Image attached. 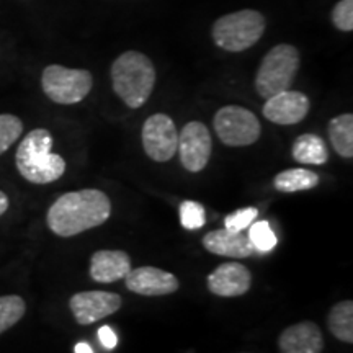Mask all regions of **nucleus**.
<instances>
[{
  "label": "nucleus",
  "instance_id": "nucleus-3",
  "mask_svg": "<svg viewBox=\"0 0 353 353\" xmlns=\"http://www.w3.org/2000/svg\"><path fill=\"white\" fill-rule=\"evenodd\" d=\"M112 83L114 94L125 101V105L139 108L152 94L156 69L143 52L126 51L112 64Z\"/></svg>",
  "mask_w": 353,
  "mask_h": 353
},
{
  "label": "nucleus",
  "instance_id": "nucleus-29",
  "mask_svg": "<svg viewBox=\"0 0 353 353\" xmlns=\"http://www.w3.org/2000/svg\"><path fill=\"white\" fill-rule=\"evenodd\" d=\"M76 353H94L92 347L85 342H79L76 345Z\"/></svg>",
  "mask_w": 353,
  "mask_h": 353
},
{
  "label": "nucleus",
  "instance_id": "nucleus-5",
  "mask_svg": "<svg viewBox=\"0 0 353 353\" xmlns=\"http://www.w3.org/2000/svg\"><path fill=\"white\" fill-rule=\"evenodd\" d=\"M299 51L291 44H276L265 54L255 76V90L268 97L290 90L299 69Z\"/></svg>",
  "mask_w": 353,
  "mask_h": 353
},
{
  "label": "nucleus",
  "instance_id": "nucleus-18",
  "mask_svg": "<svg viewBox=\"0 0 353 353\" xmlns=\"http://www.w3.org/2000/svg\"><path fill=\"white\" fill-rule=\"evenodd\" d=\"M329 139L334 151L341 157H353V114L343 113L329 121Z\"/></svg>",
  "mask_w": 353,
  "mask_h": 353
},
{
  "label": "nucleus",
  "instance_id": "nucleus-14",
  "mask_svg": "<svg viewBox=\"0 0 353 353\" xmlns=\"http://www.w3.org/2000/svg\"><path fill=\"white\" fill-rule=\"evenodd\" d=\"M280 353H322L324 337L319 325L311 321H303L290 325L278 337Z\"/></svg>",
  "mask_w": 353,
  "mask_h": 353
},
{
  "label": "nucleus",
  "instance_id": "nucleus-7",
  "mask_svg": "<svg viewBox=\"0 0 353 353\" xmlns=\"http://www.w3.org/2000/svg\"><path fill=\"white\" fill-rule=\"evenodd\" d=\"M216 134L229 148H242L259 141L262 126L257 117L244 107L228 105L219 108L213 120Z\"/></svg>",
  "mask_w": 353,
  "mask_h": 353
},
{
  "label": "nucleus",
  "instance_id": "nucleus-25",
  "mask_svg": "<svg viewBox=\"0 0 353 353\" xmlns=\"http://www.w3.org/2000/svg\"><path fill=\"white\" fill-rule=\"evenodd\" d=\"M332 23L341 32L353 30V0H341L332 10Z\"/></svg>",
  "mask_w": 353,
  "mask_h": 353
},
{
  "label": "nucleus",
  "instance_id": "nucleus-11",
  "mask_svg": "<svg viewBox=\"0 0 353 353\" xmlns=\"http://www.w3.org/2000/svg\"><path fill=\"white\" fill-rule=\"evenodd\" d=\"M307 95L298 90H285L272 95L263 105V117L275 125L290 126L303 121L309 113Z\"/></svg>",
  "mask_w": 353,
  "mask_h": 353
},
{
  "label": "nucleus",
  "instance_id": "nucleus-9",
  "mask_svg": "<svg viewBox=\"0 0 353 353\" xmlns=\"http://www.w3.org/2000/svg\"><path fill=\"white\" fill-rule=\"evenodd\" d=\"M180 162L192 174L201 172L208 165L211 151H213V139L210 130L200 121H190L183 126L179 134Z\"/></svg>",
  "mask_w": 353,
  "mask_h": 353
},
{
  "label": "nucleus",
  "instance_id": "nucleus-6",
  "mask_svg": "<svg viewBox=\"0 0 353 353\" xmlns=\"http://www.w3.org/2000/svg\"><path fill=\"white\" fill-rule=\"evenodd\" d=\"M43 92L59 105H74L82 101L94 87V77L85 69H69L51 64L43 70Z\"/></svg>",
  "mask_w": 353,
  "mask_h": 353
},
{
  "label": "nucleus",
  "instance_id": "nucleus-20",
  "mask_svg": "<svg viewBox=\"0 0 353 353\" xmlns=\"http://www.w3.org/2000/svg\"><path fill=\"white\" fill-rule=\"evenodd\" d=\"M327 327L334 337L345 343H353V303L350 299L337 303L329 311Z\"/></svg>",
  "mask_w": 353,
  "mask_h": 353
},
{
  "label": "nucleus",
  "instance_id": "nucleus-27",
  "mask_svg": "<svg viewBox=\"0 0 353 353\" xmlns=\"http://www.w3.org/2000/svg\"><path fill=\"white\" fill-rule=\"evenodd\" d=\"M99 339H100L101 345H103L105 348H114L118 343L117 334H114L113 329L108 327V325H103V327L99 329Z\"/></svg>",
  "mask_w": 353,
  "mask_h": 353
},
{
  "label": "nucleus",
  "instance_id": "nucleus-13",
  "mask_svg": "<svg viewBox=\"0 0 353 353\" xmlns=\"http://www.w3.org/2000/svg\"><path fill=\"white\" fill-rule=\"evenodd\" d=\"M126 288L143 296H164L179 290V280L172 273L157 267L134 268L125 276Z\"/></svg>",
  "mask_w": 353,
  "mask_h": 353
},
{
  "label": "nucleus",
  "instance_id": "nucleus-10",
  "mask_svg": "<svg viewBox=\"0 0 353 353\" xmlns=\"http://www.w3.org/2000/svg\"><path fill=\"white\" fill-rule=\"evenodd\" d=\"M121 303L120 294L110 291H82L70 298L69 307L77 324L90 325L114 314L121 307Z\"/></svg>",
  "mask_w": 353,
  "mask_h": 353
},
{
  "label": "nucleus",
  "instance_id": "nucleus-4",
  "mask_svg": "<svg viewBox=\"0 0 353 353\" xmlns=\"http://www.w3.org/2000/svg\"><path fill=\"white\" fill-rule=\"evenodd\" d=\"M267 20L257 10L232 12L214 21L211 34L221 50L229 52H242L252 48L263 37Z\"/></svg>",
  "mask_w": 353,
  "mask_h": 353
},
{
  "label": "nucleus",
  "instance_id": "nucleus-23",
  "mask_svg": "<svg viewBox=\"0 0 353 353\" xmlns=\"http://www.w3.org/2000/svg\"><path fill=\"white\" fill-rule=\"evenodd\" d=\"M249 239L259 252H270V250L275 249L278 242L275 232L272 231L270 224L267 221H259V223L250 224Z\"/></svg>",
  "mask_w": 353,
  "mask_h": 353
},
{
  "label": "nucleus",
  "instance_id": "nucleus-16",
  "mask_svg": "<svg viewBox=\"0 0 353 353\" xmlns=\"http://www.w3.org/2000/svg\"><path fill=\"white\" fill-rule=\"evenodd\" d=\"M131 272V259L123 250H99L90 259V276L99 283H114Z\"/></svg>",
  "mask_w": 353,
  "mask_h": 353
},
{
  "label": "nucleus",
  "instance_id": "nucleus-21",
  "mask_svg": "<svg viewBox=\"0 0 353 353\" xmlns=\"http://www.w3.org/2000/svg\"><path fill=\"white\" fill-rule=\"evenodd\" d=\"M26 304L23 298L17 294H8V296H0V334L19 322L25 316Z\"/></svg>",
  "mask_w": 353,
  "mask_h": 353
},
{
  "label": "nucleus",
  "instance_id": "nucleus-26",
  "mask_svg": "<svg viewBox=\"0 0 353 353\" xmlns=\"http://www.w3.org/2000/svg\"><path fill=\"white\" fill-rule=\"evenodd\" d=\"M257 214L259 211L257 208H254V206L237 210L236 213L229 214L226 218V229L234 232H242L244 229H247L254 223L255 218H257Z\"/></svg>",
  "mask_w": 353,
  "mask_h": 353
},
{
  "label": "nucleus",
  "instance_id": "nucleus-2",
  "mask_svg": "<svg viewBox=\"0 0 353 353\" xmlns=\"http://www.w3.org/2000/svg\"><path fill=\"white\" fill-rule=\"evenodd\" d=\"M52 136L48 130L38 128L30 131L15 154V164L20 175L30 183L46 185L59 180L65 172V161L52 154Z\"/></svg>",
  "mask_w": 353,
  "mask_h": 353
},
{
  "label": "nucleus",
  "instance_id": "nucleus-8",
  "mask_svg": "<svg viewBox=\"0 0 353 353\" xmlns=\"http://www.w3.org/2000/svg\"><path fill=\"white\" fill-rule=\"evenodd\" d=\"M143 148L145 154L156 162H167L176 154L179 148V132L170 117L156 113L144 121Z\"/></svg>",
  "mask_w": 353,
  "mask_h": 353
},
{
  "label": "nucleus",
  "instance_id": "nucleus-15",
  "mask_svg": "<svg viewBox=\"0 0 353 353\" xmlns=\"http://www.w3.org/2000/svg\"><path fill=\"white\" fill-rule=\"evenodd\" d=\"M203 247L214 255L231 259H245L255 252V247L242 232L216 229L203 237Z\"/></svg>",
  "mask_w": 353,
  "mask_h": 353
},
{
  "label": "nucleus",
  "instance_id": "nucleus-12",
  "mask_svg": "<svg viewBox=\"0 0 353 353\" xmlns=\"http://www.w3.org/2000/svg\"><path fill=\"white\" fill-rule=\"evenodd\" d=\"M206 283H208V290L216 296H242L252 286V273L242 263H221L216 270L210 273Z\"/></svg>",
  "mask_w": 353,
  "mask_h": 353
},
{
  "label": "nucleus",
  "instance_id": "nucleus-28",
  "mask_svg": "<svg viewBox=\"0 0 353 353\" xmlns=\"http://www.w3.org/2000/svg\"><path fill=\"white\" fill-rule=\"evenodd\" d=\"M8 210V198L3 192H0V216Z\"/></svg>",
  "mask_w": 353,
  "mask_h": 353
},
{
  "label": "nucleus",
  "instance_id": "nucleus-17",
  "mask_svg": "<svg viewBox=\"0 0 353 353\" xmlns=\"http://www.w3.org/2000/svg\"><path fill=\"white\" fill-rule=\"evenodd\" d=\"M291 154H293L294 161L301 162V164L322 165L329 161V149L324 139L317 134H311V132L298 136L294 139Z\"/></svg>",
  "mask_w": 353,
  "mask_h": 353
},
{
  "label": "nucleus",
  "instance_id": "nucleus-1",
  "mask_svg": "<svg viewBox=\"0 0 353 353\" xmlns=\"http://www.w3.org/2000/svg\"><path fill=\"white\" fill-rule=\"evenodd\" d=\"M112 214V203L97 188L69 192L59 196L48 210V226L56 236L72 237L100 226Z\"/></svg>",
  "mask_w": 353,
  "mask_h": 353
},
{
  "label": "nucleus",
  "instance_id": "nucleus-19",
  "mask_svg": "<svg viewBox=\"0 0 353 353\" xmlns=\"http://www.w3.org/2000/svg\"><path fill=\"white\" fill-rule=\"evenodd\" d=\"M319 185V175L307 169H290L276 174L273 187L281 193H294L311 190Z\"/></svg>",
  "mask_w": 353,
  "mask_h": 353
},
{
  "label": "nucleus",
  "instance_id": "nucleus-22",
  "mask_svg": "<svg viewBox=\"0 0 353 353\" xmlns=\"http://www.w3.org/2000/svg\"><path fill=\"white\" fill-rule=\"evenodd\" d=\"M23 132V123L15 114H0V156L17 143Z\"/></svg>",
  "mask_w": 353,
  "mask_h": 353
},
{
  "label": "nucleus",
  "instance_id": "nucleus-24",
  "mask_svg": "<svg viewBox=\"0 0 353 353\" xmlns=\"http://www.w3.org/2000/svg\"><path fill=\"white\" fill-rule=\"evenodd\" d=\"M205 221V208L200 203L187 200L180 205V223L185 229H200Z\"/></svg>",
  "mask_w": 353,
  "mask_h": 353
}]
</instances>
